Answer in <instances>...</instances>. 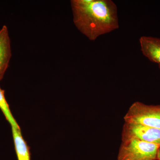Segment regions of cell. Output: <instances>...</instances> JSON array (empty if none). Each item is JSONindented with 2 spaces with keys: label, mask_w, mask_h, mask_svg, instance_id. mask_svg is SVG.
Here are the masks:
<instances>
[{
  "label": "cell",
  "mask_w": 160,
  "mask_h": 160,
  "mask_svg": "<svg viewBox=\"0 0 160 160\" xmlns=\"http://www.w3.org/2000/svg\"><path fill=\"white\" fill-rule=\"evenodd\" d=\"M11 56L9 32L7 26L5 25L0 29V82L9 67Z\"/></svg>",
  "instance_id": "cell-5"
},
{
  "label": "cell",
  "mask_w": 160,
  "mask_h": 160,
  "mask_svg": "<svg viewBox=\"0 0 160 160\" xmlns=\"http://www.w3.org/2000/svg\"><path fill=\"white\" fill-rule=\"evenodd\" d=\"M15 149L18 160H31L29 147L23 138L21 129L12 127Z\"/></svg>",
  "instance_id": "cell-7"
},
{
  "label": "cell",
  "mask_w": 160,
  "mask_h": 160,
  "mask_svg": "<svg viewBox=\"0 0 160 160\" xmlns=\"http://www.w3.org/2000/svg\"><path fill=\"white\" fill-rule=\"evenodd\" d=\"M141 50L144 56L160 65V38L149 36L140 38Z\"/></svg>",
  "instance_id": "cell-6"
},
{
  "label": "cell",
  "mask_w": 160,
  "mask_h": 160,
  "mask_svg": "<svg viewBox=\"0 0 160 160\" xmlns=\"http://www.w3.org/2000/svg\"></svg>",
  "instance_id": "cell-11"
},
{
  "label": "cell",
  "mask_w": 160,
  "mask_h": 160,
  "mask_svg": "<svg viewBox=\"0 0 160 160\" xmlns=\"http://www.w3.org/2000/svg\"><path fill=\"white\" fill-rule=\"evenodd\" d=\"M0 109L4 113L6 120L8 121L11 127L20 129L13 115L12 114L9 105L5 96V91L0 87Z\"/></svg>",
  "instance_id": "cell-8"
},
{
  "label": "cell",
  "mask_w": 160,
  "mask_h": 160,
  "mask_svg": "<svg viewBox=\"0 0 160 160\" xmlns=\"http://www.w3.org/2000/svg\"><path fill=\"white\" fill-rule=\"evenodd\" d=\"M118 160H155L160 145L122 136Z\"/></svg>",
  "instance_id": "cell-2"
},
{
  "label": "cell",
  "mask_w": 160,
  "mask_h": 160,
  "mask_svg": "<svg viewBox=\"0 0 160 160\" xmlns=\"http://www.w3.org/2000/svg\"><path fill=\"white\" fill-rule=\"evenodd\" d=\"M125 123L139 124L160 129V105H149L136 102L124 117Z\"/></svg>",
  "instance_id": "cell-3"
},
{
  "label": "cell",
  "mask_w": 160,
  "mask_h": 160,
  "mask_svg": "<svg viewBox=\"0 0 160 160\" xmlns=\"http://www.w3.org/2000/svg\"><path fill=\"white\" fill-rule=\"evenodd\" d=\"M156 159L157 160H160V146L158 150Z\"/></svg>",
  "instance_id": "cell-9"
},
{
  "label": "cell",
  "mask_w": 160,
  "mask_h": 160,
  "mask_svg": "<svg viewBox=\"0 0 160 160\" xmlns=\"http://www.w3.org/2000/svg\"><path fill=\"white\" fill-rule=\"evenodd\" d=\"M74 25L90 41L119 28L118 7L111 0H72Z\"/></svg>",
  "instance_id": "cell-1"
},
{
  "label": "cell",
  "mask_w": 160,
  "mask_h": 160,
  "mask_svg": "<svg viewBox=\"0 0 160 160\" xmlns=\"http://www.w3.org/2000/svg\"><path fill=\"white\" fill-rule=\"evenodd\" d=\"M158 66H159V69L160 70V65H158Z\"/></svg>",
  "instance_id": "cell-10"
},
{
  "label": "cell",
  "mask_w": 160,
  "mask_h": 160,
  "mask_svg": "<svg viewBox=\"0 0 160 160\" xmlns=\"http://www.w3.org/2000/svg\"><path fill=\"white\" fill-rule=\"evenodd\" d=\"M122 136L136 138L160 146V129L139 124L125 123Z\"/></svg>",
  "instance_id": "cell-4"
}]
</instances>
